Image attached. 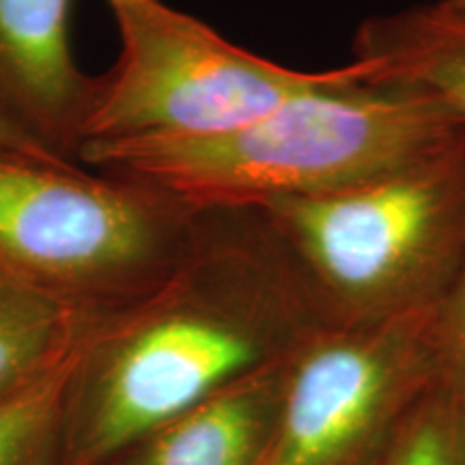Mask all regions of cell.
<instances>
[{"mask_svg": "<svg viewBox=\"0 0 465 465\" xmlns=\"http://www.w3.org/2000/svg\"><path fill=\"white\" fill-rule=\"evenodd\" d=\"M323 325L261 212H201L173 270L91 325L58 465H110L162 424L289 360Z\"/></svg>", "mask_w": 465, "mask_h": 465, "instance_id": "1", "label": "cell"}, {"mask_svg": "<svg viewBox=\"0 0 465 465\" xmlns=\"http://www.w3.org/2000/svg\"><path fill=\"white\" fill-rule=\"evenodd\" d=\"M465 136V119L420 89L369 83L347 63L332 83L218 136L84 144L78 164L168 192L185 205L261 209L330 194L420 162Z\"/></svg>", "mask_w": 465, "mask_h": 465, "instance_id": "2", "label": "cell"}, {"mask_svg": "<svg viewBox=\"0 0 465 465\" xmlns=\"http://www.w3.org/2000/svg\"><path fill=\"white\" fill-rule=\"evenodd\" d=\"M257 212L325 325L433 306L465 263V136L373 182Z\"/></svg>", "mask_w": 465, "mask_h": 465, "instance_id": "3", "label": "cell"}, {"mask_svg": "<svg viewBox=\"0 0 465 465\" xmlns=\"http://www.w3.org/2000/svg\"><path fill=\"white\" fill-rule=\"evenodd\" d=\"M199 216L155 185L0 147V274L91 315L153 289Z\"/></svg>", "mask_w": 465, "mask_h": 465, "instance_id": "4", "label": "cell"}, {"mask_svg": "<svg viewBox=\"0 0 465 465\" xmlns=\"http://www.w3.org/2000/svg\"><path fill=\"white\" fill-rule=\"evenodd\" d=\"M106 5L119 56L108 74L91 80L80 147L240 130L291 97L332 83L345 67H284L240 48L164 0Z\"/></svg>", "mask_w": 465, "mask_h": 465, "instance_id": "5", "label": "cell"}, {"mask_svg": "<svg viewBox=\"0 0 465 465\" xmlns=\"http://www.w3.org/2000/svg\"><path fill=\"white\" fill-rule=\"evenodd\" d=\"M435 304L319 328L289 360L261 465H383L401 424L435 383Z\"/></svg>", "mask_w": 465, "mask_h": 465, "instance_id": "6", "label": "cell"}, {"mask_svg": "<svg viewBox=\"0 0 465 465\" xmlns=\"http://www.w3.org/2000/svg\"><path fill=\"white\" fill-rule=\"evenodd\" d=\"M74 0H0V110L75 162L91 75L72 50Z\"/></svg>", "mask_w": 465, "mask_h": 465, "instance_id": "7", "label": "cell"}, {"mask_svg": "<svg viewBox=\"0 0 465 465\" xmlns=\"http://www.w3.org/2000/svg\"><path fill=\"white\" fill-rule=\"evenodd\" d=\"M289 360L162 424L110 465H261L281 418Z\"/></svg>", "mask_w": 465, "mask_h": 465, "instance_id": "8", "label": "cell"}, {"mask_svg": "<svg viewBox=\"0 0 465 465\" xmlns=\"http://www.w3.org/2000/svg\"><path fill=\"white\" fill-rule=\"evenodd\" d=\"M353 63L369 83L420 89L465 119V7L438 0L360 25Z\"/></svg>", "mask_w": 465, "mask_h": 465, "instance_id": "9", "label": "cell"}, {"mask_svg": "<svg viewBox=\"0 0 465 465\" xmlns=\"http://www.w3.org/2000/svg\"><path fill=\"white\" fill-rule=\"evenodd\" d=\"M97 317L0 274V401L61 364Z\"/></svg>", "mask_w": 465, "mask_h": 465, "instance_id": "10", "label": "cell"}, {"mask_svg": "<svg viewBox=\"0 0 465 465\" xmlns=\"http://www.w3.org/2000/svg\"><path fill=\"white\" fill-rule=\"evenodd\" d=\"M83 342L48 373L0 401V465L61 461L67 394Z\"/></svg>", "mask_w": 465, "mask_h": 465, "instance_id": "11", "label": "cell"}, {"mask_svg": "<svg viewBox=\"0 0 465 465\" xmlns=\"http://www.w3.org/2000/svg\"><path fill=\"white\" fill-rule=\"evenodd\" d=\"M383 465H465V424L438 381L401 424Z\"/></svg>", "mask_w": 465, "mask_h": 465, "instance_id": "12", "label": "cell"}, {"mask_svg": "<svg viewBox=\"0 0 465 465\" xmlns=\"http://www.w3.org/2000/svg\"><path fill=\"white\" fill-rule=\"evenodd\" d=\"M435 381L465 424V263L435 304Z\"/></svg>", "mask_w": 465, "mask_h": 465, "instance_id": "13", "label": "cell"}, {"mask_svg": "<svg viewBox=\"0 0 465 465\" xmlns=\"http://www.w3.org/2000/svg\"><path fill=\"white\" fill-rule=\"evenodd\" d=\"M0 147L17 151V153L31 155V158H39V160L69 162V160L58 158V155L52 153L45 144L35 141L31 134H26L20 125H15L14 121L3 113V110H0ZM72 164H75V162H72Z\"/></svg>", "mask_w": 465, "mask_h": 465, "instance_id": "14", "label": "cell"}, {"mask_svg": "<svg viewBox=\"0 0 465 465\" xmlns=\"http://www.w3.org/2000/svg\"><path fill=\"white\" fill-rule=\"evenodd\" d=\"M450 3H455V5H459V7H465V0H450Z\"/></svg>", "mask_w": 465, "mask_h": 465, "instance_id": "15", "label": "cell"}]
</instances>
